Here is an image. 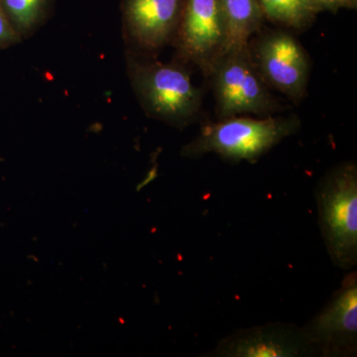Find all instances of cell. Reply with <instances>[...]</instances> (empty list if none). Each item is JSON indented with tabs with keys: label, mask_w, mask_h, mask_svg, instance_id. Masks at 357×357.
<instances>
[{
	"label": "cell",
	"mask_w": 357,
	"mask_h": 357,
	"mask_svg": "<svg viewBox=\"0 0 357 357\" xmlns=\"http://www.w3.org/2000/svg\"><path fill=\"white\" fill-rule=\"evenodd\" d=\"M255 36L248 47L263 81L298 105L309 83L311 64L307 51L285 30H260Z\"/></svg>",
	"instance_id": "5b68a950"
},
{
	"label": "cell",
	"mask_w": 357,
	"mask_h": 357,
	"mask_svg": "<svg viewBox=\"0 0 357 357\" xmlns=\"http://www.w3.org/2000/svg\"><path fill=\"white\" fill-rule=\"evenodd\" d=\"M319 225L335 266L357 264V167L347 162L331 169L317 189Z\"/></svg>",
	"instance_id": "3957f363"
},
{
	"label": "cell",
	"mask_w": 357,
	"mask_h": 357,
	"mask_svg": "<svg viewBox=\"0 0 357 357\" xmlns=\"http://www.w3.org/2000/svg\"><path fill=\"white\" fill-rule=\"evenodd\" d=\"M185 0H122V22L130 51L152 58L175 37Z\"/></svg>",
	"instance_id": "ba28073f"
},
{
	"label": "cell",
	"mask_w": 357,
	"mask_h": 357,
	"mask_svg": "<svg viewBox=\"0 0 357 357\" xmlns=\"http://www.w3.org/2000/svg\"><path fill=\"white\" fill-rule=\"evenodd\" d=\"M172 44L178 62L197 66L208 76L229 46L220 0H185Z\"/></svg>",
	"instance_id": "8992f818"
},
{
	"label": "cell",
	"mask_w": 357,
	"mask_h": 357,
	"mask_svg": "<svg viewBox=\"0 0 357 357\" xmlns=\"http://www.w3.org/2000/svg\"><path fill=\"white\" fill-rule=\"evenodd\" d=\"M126 59L131 84L148 115L178 128L198 119L203 93L182 63L167 64L130 51Z\"/></svg>",
	"instance_id": "6da1fadb"
},
{
	"label": "cell",
	"mask_w": 357,
	"mask_h": 357,
	"mask_svg": "<svg viewBox=\"0 0 357 357\" xmlns=\"http://www.w3.org/2000/svg\"><path fill=\"white\" fill-rule=\"evenodd\" d=\"M227 23L229 46H246L262 29L263 16L257 0H220Z\"/></svg>",
	"instance_id": "30bf717a"
},
{
	"label": "cell",
	"mask_w": 357,
	"mask_h": 357,
	"mask_svg": "<svg viewBox=\"0 0 357 357\" xmlns=\"http://www.w3.org/2000/svg\"><path fill=\"white\" fill-rule=\"evenodd\" d=\"M300 128V119L291 116L261 119L238 116L204 122L198 135L182 148L187 158L213 153L230 162H255Z\"/></svg>",
	"instance_id": "7a4b0ae2"
},
{
	"label": "cell",
	"mask_w": 357,
	"mask_h": 357,
	"mask_svg": "<svg viewBox=\"0 0 357 357\" xmlns=\"http://www.w3.org/2000/svg\"><path fill=\"white\" fill-rule=\"evenodd\" d=\"M51 0H0V7L21 38L29 36L48 16Z\"/></svg>",
	"instance_id": "7c38bea8"
},
{
	"label": "cell",
	"mask_w": 357,
	"mask_h": 357,
	"mask_svg": "<svg viewBox=\"0 0 357 357\" xmlns=\"http://www.w3.org/2000/svg\"><path fill=\"white\" fill-rule=\"evenodd\" d=\"M319 11H337L342 8H356L357 0H311Z\"/></svg>",
	"instance_id": "5bb4252c"
},
{
	"label": "cell",
	"mask_w": 357,
	"mask_h": 357,
	"mask_svg": "<svg viewBox=\"0 0 357 357\" xmlns=\"http://www.w3.org/2000/svg\"><path fill=\"white\" fill-rule=\"evenodd\" d=\"M301 328L314 356H356V271L344 277L330 302Z\"/></svg>",
	"instance_id": "52a82bcc"
},
{
	"label": "cell",
	"mask_w": 357,
	"mask_h": 357,
	"mask_svg": "<svg viewBox=\"0 0 357 357\" xmlns=\"http://www.w3.org/2000/svg\"><path fill=\"white\" fill-rule=\"evenodd\" d=\"M22 40L20 34L9 22L6 13L0 7V49H6L20 43Z\"/></svg>",
	"instance_id": "4fadbf2b"
},
{
	"label": "cell",
	"mask_w": 357,
	"mask_h": 357,
	"mask_svg": "<svg viewBox=\"0 0 357 357\" xmlns=\"http://www.w3.org/2000/svg\"><path fill=\"white\" fill-rule=\"evenodd\" d=\"M211 356H312L302 328L290 324L271 323L234 333L218 342Z\"/></svg>",
	"instance_id": "9c48e42d"
},
{
	"label": "cell",
	"mask_w": 357,
	"mask_h": 357,
	"mask_svg": "<svg viewBox=\"0 0 357 357\" xmlns=\"http://www.w3.org/2000/svg\"><path fill=\"white\" fill-rule=\"evenodd\" d=\"M206 77L213 86L218 119L249 114L271 116L280 109L256 69L248 45L227 49Z\"/></svg>",
	"instance_id": "277c9868"
},
{
	"label": "cell",
	"mask_w": 357,
	"mask_h": 357,
	"mask_svg": "<svg viewBox=\"0 0 357 357\" xmlns=\"http://www.w3.org/2000/svg\"><path fill=\"white\" fill-rule=\"evenodd\" d=\"M263 20L286 29L305 30L321 11L311 0H257Z\"/></svg>",
	"instance_id": "8fae6325"
}]
</instances>
